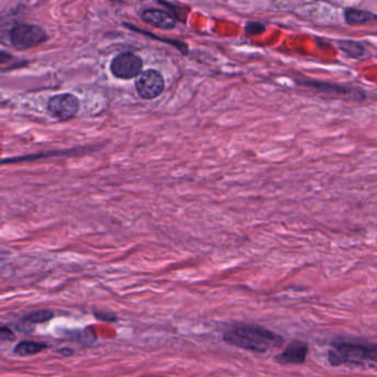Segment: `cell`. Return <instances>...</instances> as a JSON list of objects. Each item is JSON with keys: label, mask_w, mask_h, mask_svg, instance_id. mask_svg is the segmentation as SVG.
Masks as SVG:
<instances>
[{"label": "cell", "mask_w": 377, "mask_h": 377, "mask_svg": "<svg viewBox=\"0 0 377 377\" xmlns=\"http://www.w3.org/2000/svg\"><path fill=\"white\" fill-rule=\"evenodd\" d=\"M227 344L244 350L266 353L273 346L283 343V339L273 331L256 324L239 323L230 327L222 337Z\"/></svg>", "instance_id": "obj_1"}, {"label": "cell", "mask_w": 377, "mask_h": 377, "mask_svg": "<svg viewBox=\"0 0 377 377\" xmlns=\"http://www.w3.org/2000/svg\"><path fill=\"white\" fill-rule=\"evenodd\" d=\"M329 363L332 366L377 363V344H372V343L335 344L329 351Z\"/></svg>", "instance_id": "obj_2"}, {"label": "cell", "mask_w": 377, "mask_h": 377, "mask_svg": "<svg viewBox=\"0 0 377 377\" xmlns=\"http://www.w3.org/2000/svg\"><path fill=\"white\" fill-rule=\"evenodd\" d=\"M293 81L299 87L307 88V90L313 91L324 98L341 99V100L352 101V102H362L366 100V93L362 89L353 87V85L309 78H295Z\"/></svg>", "instance_id": "obj_3"}, {"label": "cell", "mask_w": 377, "mask_h": 377, "mask_svg": "<svg viewBox=\"0 0 377 377\" xmlns=\"http://www.w3.org/2000/svg\"><path fill=\"white\" fill-rule=\"evenodd\" d=\"M48 40V35L40 26L31 23H18L9 31V41L18 50H26L43 45Z\"/></svg>", "instance_id": "obj_4"}, {"label": "cell", "mask_w": 377, "mask_h": 377, "mask_svg": "<svg viewBox=\"0 0 377 377\" xmlns=\"http://www.w3.org/2000/svg\"><path fill=\"white\" fill-rule=\"evenodd\" d=\"M80 110V101L70 93H61L49 99L47 111L53 118L59 121H67L75 118Z\"/></svg>", "instance_id": "obj_5"}, {"label": "cell", "mask_w": 377, "mask_h": 377, "mask_svg": "<svg viewBox=\"0 0 377 377\" xmlns=\"http://www.w3.org/2000/svg\"><path fill=\"white\" fill-rule=\"evenodd\" d=\"M110 69L115 78L131 80L142 75L143 60L135 53H120L113 59Z\"/></svg>", "instance_id": "obj_6"}, {"label": "cell", "mask_w": 377, "mask_h": 377, "mask_svg": "<svg viewBox=\"0 0 377 377\" xmlns=\"http://www.w3.org/2000/svg\"><path fill=\"white\" fill-rule=\"evenodd\" d=\"M135 89L144 100L156 99L165 90V80L162 73L154 69L143 71L142 75L135 80Z\"/></svg>", "instance_id": "obj_7"}, {"label": "cell", "mask_w": 377, "mask_h": 377, "mask_svg": "<svg viewBox=\"0 0 377 377\" xmlns=\"http://www.w3.org/2000/svg\"><path fill=\"white\" fill-rule=\"evenodd\" d=\"M307 353L309 347L307 343L295 340L290 343L283 353L275 356V361L283 365L303 364L307 360Z\"/></svg>", "instance_id": "obj_8"}, {"label": "cell", "mask_w": 377, "mask_h": 377, "mask_svg": "<svg viewBox=\"0 0 377 377\" xmlns=\"http://www.w3.org/2000/svg\"><path fill=\"white\" fill-rule=\"evenodd\" d=\"M141 19L146 25L160 28L163 31H172L176 26L175 18L173 17L170 13L162 11V9H154V8L143 11Z\"/></svg>", "instance_id": "obj_9"}, {"label": "cell", "mask_w": 377, "mask_h": 377, "mask_svg": "<svg viewBox=\"0 0 377 377\" xmlns=\"http://www.w3.org/2000/svg\"><path fill=\"white\" fill-rule=\"evenodd\" d=\"M343 17H344L345 23L352 26V27L367 25V23H376L377 21L376 13L353 7L345 8L343 11Z\"/></svg>", "instance_id": "obj_10"}, {"label": "cell", "mask_w": 377, "mask_h": 377, "mask_svg": "<svg viewBox=\"0 0 377 377\" xmlns=\"http://www.w3.org/2000/svg\"><path fill=\"white\" fill-rule=\"evenodd\" d=\"M337 45L345 57L351 58V59H360L366 53V47L360 41L341 39V40H337Z\"/></svg>", "instance_id": "obj_11"}, {"label": "cell", "mask_w": 377, "mask_h": 377, "mask_svg": "<svg viewBox=\"0 0 377 377\" xmlns=\"http://www.w3.org/2000/svg\"><path fill=\"white\" fill-rule=\"evenodd\" d=\"M49 345L47 343L37 342V341H21L13 347V353L18 356H33L47 350Z\"/></svg>", "instance_id": "obj_12"}, {"label": "cell", "mask_w": 377, "mask_h": 377, "mask_svg": "<svg viewBox=\"0 0 377 377\" xmlns=\"http://www.w3.org/2000/svg\"><path fill=\"white\" fill-rule=\"evenodd\" d=\"M55 312L49 309H39V310L31 311L23 317V320L33 324H41L53 320L55 317Z\"/></svg>", "instance_id": "obj_13"}, {"label": "cell", "mask_w": 377, "mask_h": 377, "mask_svg": "<svg viewBox=\"0 0 377 377\" xmlns=\"http://www.w3.org/2000/svg\"><path fill=\"white\" fill-rule=\"evenodd\" d=\"M267 31L265 23L260 21H248L246 23L245 33L247 37H256V35H263Z\"/></svg>", "instance_id": "obj_14"}, {"label": "cell", "mask_w": 377, "mask_h": 377, "mask_svg": "<svg viewBox=\"0 0 377 377\" xmlns=\"http://www.w3.org/2000/svg\"><path fill=\"white\" fill-rule=\"evenodd\" d=\"M93 317L97 320L102 321V322L115 323L118 322V317L113 312H109V311L95 310L93 311Z\"/></svg>", "instance_id": "obj_15"}, {"label": "cell", "mask_w": 377, "mask_h": 377, "mask_svg": "<svg viewBox=\"0 0 377 377\" xmlns=\"http://www.w3.org/2000/svg\"><path fill=\"white\" fill-rule=\"evenodd\" d=\"M0 340H1V342H13V341L16 340L15 332L9 327H0Z\"/></svg>", "instance_id": "obj_16"}, {"label": "cell", "mask_w": 377, "mask_h": 377, "mask_svg": "<svg viewBox=\"0 0 377 377\" xmlns=\"http://www.w3.org/2000/svg\"><path fill=\"white\" fill-rule=\"evenodd\" d=\"M57 353L62 355L63 357H70L75 354V351L72 349H69V347H61V349H58Z\"/></svg>", "instance_id": "obj_17"}]
</instances>
